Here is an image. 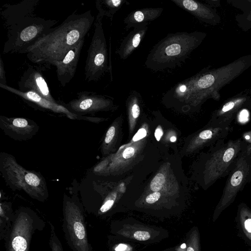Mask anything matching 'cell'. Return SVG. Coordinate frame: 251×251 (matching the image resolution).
<instances>
[{
	"label": "cell",
	"mask_w": 251,
	"mask_h": 251,
	"mask_svg": "<svg viewBox=\"0 0 251 251\" xmlns=\"http://www.w3.org/2000/svg\"><path fill=\"white\" fill-rule=\"evenodd\" d=\"M134 237L139 241H146L150 238V234L148 231H137L134 233Z\"/></svg>",
	"instance_id": "d4e9b609"
},
{
	"label": "cell",
	"mask_w": 251,
	"mask_h": 251,
	"mask_svg": "<svg viewBox=\"0 0 251 251\" xmlns=\"http://www.w3.org/2000/svg\"><path fill=\"white\" fill-rule=\"evenodd\" d=\"M163 135V131L160 126H158L155 130L154 135L157 141H159Z\"/></svg>",
	"instance_id": "1f68e13d"
},
{
	"label": "cell",
	"mask_w": 251,
	"mask_h": 251,
	"mask_svg": "<svg viewBox=\"0 0 251 251\" xmlns=\"http://www.w3.org/2000/svg\"><path fill=\"white\" fill-rule=\"evenodd\" d=\"M165 182V177L162 174H157L151 183V189L154 192H157L162 188Z\"/></svg>",
	"instance_id": "cb8c5ba5"
},
{
	"label": "cell",
	"mask_w": 251,
	"mask_h": 251,
	"mask_svg": "<svg viewBox=\"0 0 251 251\" xmlns=\"http://www.w3.org/2000/svg\"><path fill=\"white\" fill-rule=\"evenodd\" d=\"M14 212L10 202H0V237L4 240L12 224Z\"/></svg>",
	"instance_id": "7402d4cb"
},
{
	"label": "cell",
	"mask_w": 251,
	"mask_h": 251,
	"mask_svg": "<svg viewBox=\"0 0 251 251\" xmlns=\"http://www.w3.org/2000/svg\"><path fill=\"white\" fill-rule=\"evenodd\" d=\"M0 87L5 89L23 99L28 104L40 110L65 115L72 120H81L82 116H79L71 112L65 105L57 102H52L47 100L38 94L32 92H22L19 89L7 85L0 84Z\"/></svg>",
	"instance_id": "8fae6325"
},
{
	"label": "cell",
	"mask_w": 251,
	"mask_h": 251,
	"mask_svg": "<svg viewBox=\"0 0 251 251\" xmlns=\"http://www.w3.org/2000/svg\"><path fill=\"white\" fill-rule=\"evenodd\" d=\"M114 201L108 200L106 201L100 208V211L101 213H104L109 210L113 206Z\"/></svg>",
	"instance_id": "f1b7e54d"
},
{
	"label": "cell",
	"mask_w": 251,
	"mask_h": 251,
	"mask_svg": "<svg viewBox=\"0 0 251 251\" xmlns=\"http://www.w3.org/2000/svg\"><path fill=\"white\" fill-rule=\"evenodd\" d=\"M129 3L126 0H97L96 6L103 17L106 16L112 20L114 15L124 5Z\"/></svg>",
	"instance_id": "44dd1931"
},
{
	"label": "cell",
	"mask_w": 251,
	"mask_h": 251,
	"mask_svg": "<svg viewBox=\"0 0 251 251\" xmlns=\"http://www.w3.org/2000/svg\"><path fill=\"white\" fill-rule=\"evenodd\" d=\"M0 128L5 135L18 141L30 139L39 129V126L32 120L3 116H0Z\"/></svg>",
	"instance_id": "4fadbf2b"
},
{
	"label": "cell",
	"mask_w": 251,
	"mask_h": 251,
	"mask_svg": "<svg viewBox=\"0 0 251 251\" xmlns=\"http://www.w3.org/2000/svg\"><path fill=\"white\" fill-rule=\"evenodd\" d=\"M0 84L7 85L4 64L1 58H0Z\"/></svg>",
	"instance_id": "4316f807"
},
{
	"label": "cell",
	"mask_w": 251,
	"mask_h": 251,
	"mask_svg": "<svg viewBox=\"0 0 251 251\" xmlns=\"http://www.w3.org/2000/svg\"><path fill=\"white\" fill-rule=\"evenodd\" d=\"M62 228L73 251H92L87 235L83 209L78 202L64 195Z\"/></svg>",
	"instance_id": "52a82bcc"
},
{
	"label": "cell",
	"mask_w": 251,
	"mask_h": 251,
	"mask_svg": "<svg viewBox=\"0 0 251 251\" xmlns=\"http://www.w3.org/2000/svg\"><path fill=\"white\" fill-rule=\"evenodd\" d=\"M18 87L21 91H32L51 101L56 102L39 67L29 66L20 77Z\"/></svg>",
	"instance_id": "5bb4252c"
},
{
	"label": "cell",
	"mask_w": 251,
	"mask_h": 251,
	"mask_svg": "<svg viewBox=\"0 0 251 251\" xmlns=\"http://www.w3.org/2000/svg\"><path fill=\"white\" fill-rule=\"evenodd\" d=\"M185 247H186V245L184 243L181 245V248H182V249H185Z\"/></svg>",
	"instance_id": "d590c367"
},
{
	"label": "cell",
	"mask_w": 251,
	"mask_h": 251,
	"mask_svg": "<svg viewBox=\"0 0 251 251\" xmlns=\"http://www.w3.org/2000/svg\"><path fill=\"white\" fill-rule=\"evenodd\" d=\"M103 17L98 13L94 23V32L84 68L85 79L88 82L98 81L109 71L107 47L102 27Z\"/></svg>",
	"instance_id": "9c48e42d"
},
{
	"label": "cell",
	"mask_w": 251,
	"mask_h": 251,
	"mask_svg": "<svg viewBox=\"0 0 251 251\" xmlns=\"http://www.w3.org/2000/svg\"><path fill=\"white\" fill-rule=\"evenodd\" d=\"M39 2V0H25L17 4L4 5L0 15L5 28L7 30L24 19L35 16L34 11Z\"/></svg>",
	"instance_id": "2e32d148"
},
{
	"label": "cell",
	"mask_w": 251,
	"mask_h": 251,
	"mask_svg": "<svg viewBox=\"0 0 251 251\" xmlns=\"http://www.w3.org/2000/svg\"><path fill=\"white\" fill-rule=\"evenodd\" d=\"M115 134V128L113 126H111L109 128L106 133L104 140V143L108 144L111 143L114 137Z\"/></svg>",
	"instance_id": "484cf974"
},
{
	"label": "cell",
	"mask_w": 251,
	"mask_h": 251,
	"mask_svg": "<svg viewBox=\"0 0 251 251\" xmlns=\"http://www.w3.org/2000/svg\"><path fill=\"white\" fill-rule=\"evenodd\" d=\"M84 40L74 46L62 60L52 65L56 68L57 79L62 87L69 83L75 76Z\"/></svg>",
	"instance_id": "9a60e30c"
},
{
	"label": "cell",
	"mask_w": 251,
	"mask_h": 251,
	"mask_svg": "<svg viewBox=\"0 0 251 251\" xmlns=\"http://www.w3.org/2000/svg\"><path fill=\"white\" fill-rule=\"evenodd\" d=\"M149 24H142L134 27L122 40L116 51L121 59H127L138 47L145 36Z\"/></svg>",
	"instance_id": "ac0fdd59"
},
{
	"label": "cell",
	"mask_w": 251,
	"mask_h": 251,
	"mask_svg": "<svg viewBox=\"0 0 251 251\" xmlns=\"http://www.w3.org/2000/svg\"><path fill=\"white\" fill-rule=\"evenodd\" d=\"M147 131L144 128L140 129L133 137V141H137L140 140L146 136Z\"/></svg>",
	"instance_id": "f546056e"
},
{
	"label": "cell",
	"mask_w": 251,
	"mask_h": 251,
	"mask_svg": "<svg viewBox=\"0 0 251 251\" xmlns=\"http://www.w3.org/2000/svg\"><path fill=\"white\" fill-rule=\"evenodd\" d=\"M245 144L242 138L218 141L212 145L205 162L206 182L210 185L228 176Z\"/></svg>",
	"instance_id": "277c9868"
},
{
	"label": "cell",
	"mask_w": 251,
	"mask_h": 251,
	"mask_svg": "<svg viewBox=\"0 0 251 251\" xmlns=\"http://www.w3.org/2000/svg\"><path fill=\"white\" fill-rule=\"evenodd\" d=\"M251 108V97L240 94L222 104L214 112L210 126L219 127L231 126L232 122L243 110Z\"/></svg>",
	"instance_id": "30bf717a"
},
{
	"label": "cell",
	"mask_w": 251,
	"mask_h": 251,
	"mask_svg": "<svg viewBox=\"0 0 251 251\" xmlns=\"http://www.w3.org/2000/svg\"><path fill=\"white\" fill-rule=\"evenodd\" d=\"M57 22L55 20H46L36 16L23 19L6 30L7 38L3 53H19L48 33Z\"/></svg>",
	"instance_id": "8992f818"
},
{
	"label": "cell",
	"mask_w": 251,
	"mask_h": 251,
	"mask_svg": "<svg viewBox=\"0 0 251 251\" xmlns=\"http://www.w3.org/2000/svg\"><path fill=\"white\" fill-rule=\"evenodd\" d=\"M187 251H195L194 249L192 247H189L188 248Z\"/></svg>",
	"instance_id": "e575fe53"
},
{
	"label": "cell",
	"mask_w": 251,
	"mask_h": 251,
	"mask_svg": "<svg viewBox=\"0 0 251 251\" xmlns=\"http://www.w3.org/2000/svg\"><path fill=\"white\" fill-rule=\"evenodd\" d=\"M134 154V149L132 147H129L126 148L124 151L123 156L124 158L126 159H128Z\"/></svg>",
	"instance_id": "4dcf8cb0"
},
{
	"label": "cell",
	"mask_w": 251,
	"mask_h": 251,
	"mask_svg": "<svg viewBox=\"0 0 251 251\" xmlns=\"http://www.w3.org/2000/svg\"><path fill=\"white\" fill-rule=\"evenodd\" d=\"M110 103V100L105 96L92 92L82 91L65 105L72 113L83 116L103 110Z\"/></svg>",
	"instance_id": "7c38bea8"
},
{
	"label": "cell",
	"mask_w": 251,
	"mask_h": 251,
	"mask_svg": "<svg viewBox=\"0 0 251 251\" xmlns=\"http://www.w3.org/2000/svg\"><path fill=\"white\" fill-rule=\"evenodd\" d=\"M171 1L202 22L210 25H216L220 21V18L216 11L207 4L194 0Z\"/></svg>",
	"instance_id": "e0dca14e"
},
{
	"label": "cell",
	"mask_w": 251,
	"mask_h": 251,
	"mask_svg": "<svg viewBox=\"0 0 251 251\" xmlns=\"http://www.w3.org/2000/svg\"><path fill=\"white\" fill-rule=\"evenodd\" d=\"M163 9V7H149L132 11L124 20L126 30L156 19L160 16Z\"/></svg>",
	"instance_id": "d6986e66"
},
{
	"label": "cell",
	"mask_w": 251,
	"mask_h": 251,
	"mask_svg": "<svg viewBox=\"0 0 251 251\" xmlns=\"http://www.w3.org/2000/svg\"><path fill=\"white\" fill-rule=\"evenodd\" d=\"M251 182V142L245 144L226 179L222 196L214 212V220L235 200L238 193Z\"/></svg>",
	"instance_id": "ba28073f"
},
{
	"label": "cell",
	"mask_w": 251,
	"mask_h": 251,
	"mask_svg": "<svg viewBox=\"0 0 251 251\" xmlns=\"http://www.w3.org/2000/svg\"><path fill=\"white\" fill-rule=\"evenodd\" d=\"M126 248V246L125 244H120L116 248V251H124Z\"/></svg>",
	"instance_id": "d6a6232c"
},
{
	"label": "cell",
	"mask_w": 251,
	"mask_h": 251,
	"mask_svg": "<svg viewBox=\"0 0 251 251\" xmlns=\"http://www.w3.org/2000/svg\"><path fill=\"white\" fill-rule=\"evenodd\" d=\"M205 36L206 34L201 31L170 33L153 47L145 65L153 72L180 67Z\"/></svg>",
	"instance_id": "7a4b0ae2"
},
{
	"label": "cell",
	"mask_w": 251,
	"mask_h": 251,
	"mask_svg": "<svg viewBox=\"0 0 251 251\" xmlns=\"http://www.w3.org/2000/svg\"><path fill=\"white\" fill-rule=\"evenodd\" d=\"M0 171L6 185L13 190L23 191L32 198L43 202L48 198L47 185L42 175L25 169L11 154H0Z\"/></svg>",
	"instance_id": "3957f363"
},
{
	"label": "cell",
	"mask_w": 251,
	"mask_h": 251,
	"mask_svg": "<svg viewBox=\"0 0 251 251\" xmlns=\"http://www.w3.org/2000/svg\"><path fill=\"white\" fill-rule=\"evenodd\" d=\"M95 20L91 10L79 14L73 13L19 53L26 54L28 60L40 65V68H50L54 62L62 60L74 46L85 39Z\"/></svg>",
	"instance_id": "6da1fadb"
},
{
	"label": "cell",
	"mask_w": 251,
	"mask_h": 251,
	"mask_svg": "<svg viewBox=\"0 0 251 251\" xmlns=\"http://www.w3.org/2000/svg\"><path fill=\"white\" fill-rule=\"evenodd\" d=\"M170 141L171 142H175L176 141V137L175 136H172L171 138H170Z\"/></svg>",
	"instance_id": "836d02e7"
},
{
	"label": "cell",
	"mask_w": 251,
	"mask_h": 251,
	"mask_svg": "<svg viewBox=\"0 0 251 251\" xmlns=\"http://www.w3.org/2000/svg\"><path fill=\"white\" fill-rule=\"evenodd\" d=\"M237 217L241 231L251 246V209L244 203L238 206Z\"/></svg>",
	"instance_id": "ffe728a7"
},
{
	"label": "cell",
	"mask_w": 251,
	"mask_h": 251,
	"mask_svg": "<svg viewBox=\"0 0 251 251\" xmlns=\"http://www.w3.org/2000/svg\"><path fill=\"white\" fill-rule=\"evenodd\" d=\"M49 223L50 227L49 241L50 251H64L61 243L56 234L54 226L49 221Z\"/></svg>",
	"instance_id": "603a6c76"
},
{
	"label": "cell",
	"mask_w": 251,
	"mask_h": 251,
	"mask_svg": "<svg viewBox=\"0 0 251 251\" xmlns=\"http://www.w3.org/2000/svg\"><path fill=\"white\" fill-rule=\"evenodd\" d=\"M45 223L32 209L25 207L17 209L11 227L4 239L6 251H29L33 234L41 231Z\"/></svg>",
	"instance_id": "5b68a950"
},
{
	"label": "cell",
	"mask_w": 251,
	"mask_h": 251,
	"mask_svg": "<svg viewBox=\"0 0 251 251\" xmlns=\"http://www.w3.org/2000/svg\"><path fill=\"white\" fill-rule=\"evenodd\" d=\"M160 197V193L158 192H154V193L148 196L146 198V201L149 203H153L157 201Z\"/></svg>",
	"instance_id": "83f0119b"
}]
</instances>
